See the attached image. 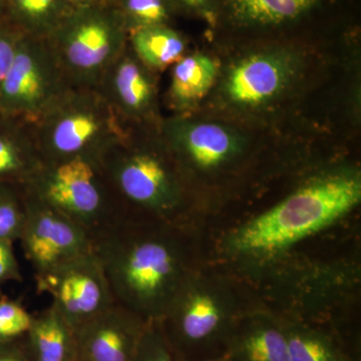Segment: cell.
<instances>
[{
    "label": "cell",
    "mask_w": 361,
    "mask_h": 361,
    "mask_svg": "<svg viewBox=\"0 0 361 361\" xmlns=\"http://www.w3.org/2000/svg\"><path fill=\"white\" fill-rule=\"evenodd\" d=\"M116 302L160 322L188 275L197 268L190 224L125 211L92 237Z\"/></svg>",
    "instance_id": "obj_1"
},
{
    "label": "cell",
    "mask_w": 361,
    "mask_h": 361,
    "mask_svg": "<svg viewBox=\"0 0 361 361\" xmlns=\"http://www.w3.org/2000/svg\"><path fill=\"white\" fill-rule=\"evenodd\" d=\"M360 202V173H325L235 228L223 242V249L236 260H269L341 220Z\"/></svg>",
    "instance_id": "obj_2"
},
{
    "label": "cell",
    "mask_w": 361,
    "mask_h": 361,
    "mask_svg": "<svg viewBox=\"0 0 361 361\" xmlns=\"http://www.w3.org/2000/svg\"><path fill=\"white\" fill-rule=\"evenodd\" d=\"M99 166L127 212L188 224L190 188L160 129L128 130Z\"/></svg>",
    "instance_id": "obj_3"
},
{
    "label": "cell",
    "mask_w": 361,
    "mask_h": 361,
    "mask_svg": "<svg viewBox=\"0 0 361 361\" xmlns=\"http://www.w3.org/2000/svg\"><path fill=\"white\" fill-rule=\"evenodd\" d=\"M250 311L242 307L229 280L197 267L158 323L180 361H199L225 353L237 324Z\"/></svg>",
    "instance_id": "obj_4"
},
{
    "label": "cell",
    "mask_w": 361,
    "mask_h": 361,
    "mask_svg": "<svg viewBox=\"0 0 361 361\" xmlns=\"http://www.w3.org/2000/svg\"><path fill=\"white\" fill-rule=\"evenodd\" d=\"M44 164H99L128 129L97 89L71 87L32 123Z\"/></svg>",
    "instance_id": "obj_5"
},
{
    "label": "cell",
    "mask_w": 361,
    "mask_h": 361,
    "mask_svg": "<svg viewBox=\"0 0 361 361\" xmlns=\"http://www.w3.org/2000/svg\"><path fill=\"white\" fill-rule=\"evenodd\" d=\"M47 40L71 87L97 89L129 32L115 6L85 7L73 9Z\"/></svg>",
    "instance_id": "obj_6"
},
{
    "label": "cell",
    "mask_w": 361,
    "mask_h": 361,
    "mask_svg": "<svg viewBox=\"0 0 361 361\" xmlns=\"http://www.w3.org/2000/svg\"><path fill=\"white\" fill-rule=\"evenodd\" d=\"M25 188L75 221L90 237L125 212L99 164L84 159L44 164Z\"/></svg>",
    "instance_id": "obj_7"
},
{
    "label": "cell",
    "mask_w": 361,
    "mask_h": 361,
    "mask_svg": "<svg viewBox=\"0 0 361 361\" xmlns=\"http://www.w3.org/2000/svg\"><path fill=\"white\" fill-rule=\"evenodd\" d=\"M68 89L47 39L25 35L0 85V114L32 123Z\"/></svg>",
    "instance_id": "obj_8"
},
{
    "label": "cell",
    "mask_w": 361,
    "mask_h": 361,
    "mask_svg": "<svg viewBox=\"0 0 361 361\" xmlns=\"http://www.w3.org/2000/svg\"><path fill=\"white\" fill-rule=\"evenodd\" d=\"M160 133L190 190L203 175L225 172L243 155L241 137L219 123L179 114L161 121Z\"/></svg>",
    "instance_id": "obj_9"
},
{
    "label": "cell",
    "mask_w": 361,
    "mask_h": 361,
    "mask_svg": "<svg viewBox=\"0 0 361 361\" xmlns=\"http://www.w3.org/2000/svg\"><path fill=\"white\" fill-rule=\"evenodd\" d=\"M35 277L39 293L51 297L52 305L75 331L116 303L92 250Z\"/></svg>",
    "instance_id": "obj_10"
},
{
    "label": "cell",
    "mask_w": 361,
    "mask_h": 361,
    "mask_svg": "<svg viewBox=\"0 0 361 361\" xmlns=\"http://www.w3.org/2000/svg\"><path fill=\"white\" fill-rule=\"evenodd\" d=\"M25 190V221L20 241L35 275L92 250V237L84 228Z\"/></svg>",
    "instance_id": "obj_11"
},
{
    "label": "cell",
    "mask_w": 361,
    "mask_h": 361,
    "mask_svg": "<svg viewBox=\"0 0 361 361\" xmlns=\"http://www.w3.org/2000/svg\"><path fill=\"white\" fill-rule=\"evenodd\" d=\"M97 90L126 129H160L154 71L129 44L104 71Z\"/></svg>",
    "instance_id": "obj_12"
},
{
    "label": "cell",
    "mask_w": 361,
    "mask_h": 361,
    "mask_svg": "<svg viewBox=\"0 0 361 361\" xmlns=\"http://www.w3.org/2000/svg\"><path fill=\"white\" fill-rule=\"evenodd\" d=\"M346 0H217V18L240 33H275L327 18Z\"/></svg>",
    "instance_id": "obj_13"
},
{
    "label": "cell",
    "mask_w": 361,
    "mask_h": 361,
    "mask_svg": "<svg viewBox=\"0 0 361 361\" xmlns=\"http://www.w3.org/2000/svg\"><path fill=\"white\" fill-rule=\"evenodd\" d=\"M149 322L116 302L75 330L77 361H134Z\"/></svg>",
    "instance_id": "obj_14"
},
{
    "label": "cell",
    "mask_w": 361,
    "mask_h": 361,
    "mask_svg": "<svg viewBox=\"0 0 361 361\" xmlns=\"http://www.w3.org/2000/svg\"><path fill=\"white\" fill-rule=\"evenodd\" d=\"M287 51L258 52L240 61L228 73L225 94L240 106H259L281 94L290 84L295 61Z\"/></svg>",
    "instance_id": "obj_15"
},
{
    "label": "cell",
    "mask_w": 361,
    "mask_h": 361,
    "mask_svg": "<svg viewBox=\"0 0 361 361\" xmlns=\"http://www.w3.org/2000/svg\"><path fill=\"white\" fill-rule=\"evenodd\" d=\"M226 353L232 361H290L283 318L252 310L241 318Z\"/></svg>",
    "instance_id": "obj_16"
},
{
    "label": "cell",
    "mask_w": 361,
    "mask_h": 361,
    "mask_svg": "<svg viewBox=\"0 0 361 361\" xmlns=\"http://www.w3.org/2000/svg\"><path fill=\"white\" fill-rule=\"evenodd\" d=\"M44 165L32 123L0 114V182L25 185Z\"/></svg>",
    "instance_id": "obj_17"
},
{
    "label": "cell",
    "mask_w": 361,
    "mask_h": 361,
    "mask_svg": "<svg viewBox=\"0 0 361 361\" xmlns=\"http://www.w3.org/2000/svg\"><path fill=\"white\" fill-rule=\"evenodd\" d=\"M290 361H360L341 332L298 318H283Z\"/></svg>",
    "instance_id": "obj_18"
},
{
    "label": "cell",
    "mask_w": 361,
    "mask_h": 361,
    "mask_svg": "<svg viewBox=\"0 0 361 361\" xmlns=\"http://www.w3.org/2000/svg\"><path fill=\"white\" fill-rule=\"evenodd\" d=\"M23 343L32 361H77L75 330L52 304L33 315Z\"/></svg>",
    "instance_id": "obj_19"
},
{
    "label": "cell",
    "mask_w": 361,
    "mask_h": 361,
    "mask_svg": "<svg viewBox=\"0 0 361 361\" xmlns=\"http://www.w3.org/2000/svg\"><path fill=\"white\" fill-rule=\"evenodd\" d=\"M217 73V63L205 54L183 56L173 65L168 90L171 108L179 114L193 108L212 87Z\"/></svg>",
    "instance_id": "obj_20"
},
{
    "label": "cell",
    "mask_w": 361,
    "mask_h": 361,
    "mask_svg": "<svg viewBox=\"0 0 361 361\" xmlns=\"http://www.w3.org/2000/svg\"><path fill=\"white\" fill-rule=\"evenodd\" d=\"M128 44L137 59L153 71H161L185 56V37L171 25L149 26L129 33Z\"/></svg>",
    "instance_id": "obj_21"
},
{
    "label": "cell",
    "mask_w": 361,
    "mask_h": 361,
    "mask_svg": "<svg viewBox=\"0 0 361 361\" xmlns=\"http://www.w3.org/2000/svg\"><path fill=\"white\" fill-rule=\"evenodd\" d=\"M7 21L30 37L47 39L73 11L66 0H6Z\"/></svg>",
    "instance_id": "obj_22"
},
{
    "label": "cell",
    "mask_w": 361,
    "mask_h": 361,
    "mask_svg": "<svg viewBox=\"0 0 361 361\" xmlns=\"http://www.w3.org/2000/svg\"><path fill=\"white\" fill-rule=\"evenodd\" d=\"M115 6L129 33L149 26L171 25L177 14L172 0H116Z\"/></svg>",
    "instance_id": "obj_23"
},
{
    "label": "cell",
    "mask_w": 361,
    "mask_h": 361,
    "mask_svg": "<svg viewBox=\"0 0 361 361\" xmlns=\"http://www.w3.org/2000/svg\"><path fill=\"white\" fill-rule=\"evenodd\" d=\"M25 212V186L0 182V239L20 241Z\"/></svg>",
    "instance_id": "obj_24"
},
{
    "label": "cell",
    "mask_w": 361,
    "mask_h": 361,
    "mask_svg": "<svg viewBox=\"0 0 361 361\" xmlns=\"http://www.w3.org/2000/svg\"><path fill=\"white\" fill-rule=\"evenodd\" d=\"M32 313L18 299L0 297V343L25 338L33 320Z\"/></svg>",
    "instance_id": "obj_25"
},
{
    "label": "cell",
    "mask_w": 361,
    "mask_h": 361,
    "mask_svg": "<svg viewBox=\"0 0 361 361\" xmlns=\"http://www.w3.org/2000/svg\"><path fill=\"white\" fill-rule=\"evenodd\" d=\"M134 361H180L169 343L160 324L149 322L137 346Z\"/></svg>",
    "instance_id": "obj_26"
},
{
    "label": "cell",
    "mask_w": 361,
    "mask_h": 361,
    "mask_svg": "<svg viewBox=\"0 0 361 361\" xmlns=\"http://www.w3.org/2000/svg\"><path fill=\"white\" fill-rule=\"evenodd\" d=\"M25 33L9 21L0 23V85L11 68Z\"/></svg>",
    "instance_id": "obj_27"
},
{
    "label": "cell",
    "mask_w": 361,
    "mask_h": 361,
    "mask_svg": "<svg viewBox=\"0 0 361 361\" xmlns=\"http://www.w3.org/2000/svg\"><path fill=\"white\" fill-rule=\"evenodd\" d=\"M23 280L20 262L14 253L13 242L0 239V285Z\"/></svg>",
    "instance_id": "obj_28"
},
{
    "label": "cell",
    "mask_w": 361,
    "mask_h": 361,
    "mask_svg": "<svg viewBox=\"0 0 361 361\" xmlns=\"http://www.w3.org/2000/svg\"><path fill=\"white\" fill-rule=\"evenodd\" d=\"M176 13H186L216 23L217 0H172Z\"/></svg>",
    "instance_id": "obj_29"
},
{
    "label": "cell",
    "mask_w": 361,
    "mask_h": 361,
    "mask_svg": "<svg viewBox=\"0 0 361 361\" xmlns=\"http://www.w3.org/2000/svg\"><path fill=\"white\" fill-rule=\"evenodd\" d=\"M0 361H32L26 350L23 339L0 343Z\"/></svg>",
    "instance_id": "obj_30"
},
{
    "label": "cell",
    "mask_w": 361,
    "mask_h": 361,
    "mask_svg": "<svg viewBox=\"0 0 361 361\" xmlns=\"http://www.w3.org/2000/svg\"><path fill=\"white\" fill-rule=\"evenodd\" d=\"M73 8L115 6L116 0H66Z\"/></svg>",
    "instance_id": "obj_31"
},
{
    "label": "cell",
    "mask_w": 361,
    "mask_h": 361,
    "mask_svg": "<svg viewBox=\"0 0 361 361\" xmlns=\"http://www.w3.org/2000/svg\"><path fill=\"white\" fill-rule=\"evenodd\" d=\"M7 21L6 0H0V23Z\"/></svg>",
    "instance_id": "obj_32"
},
{
    "label": "cell",
    "mask_w": 361,
    "mask_h": 361,
    "mask_svg": "<svg viewBox=\"0 0 361 361\" xmlns=\"http://www.w3.org/2000/svg\"><path fill=\"white\" fill-rule=\"evenodd\" d=\"M199 361H232L230 360L229 355L227 353H223V355L214 356V357L207 358V360H199Z\"/></svg>",
    "instance_id": "obj_33"
}]
</instances>
